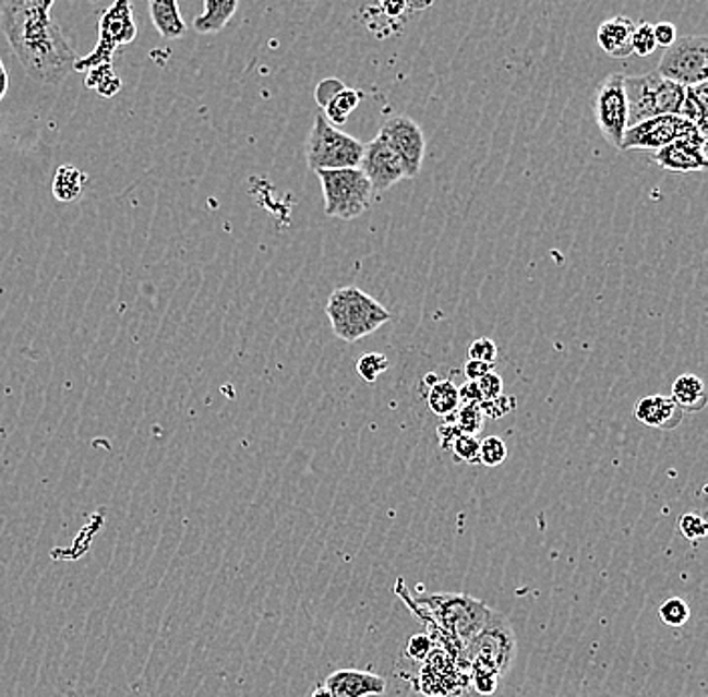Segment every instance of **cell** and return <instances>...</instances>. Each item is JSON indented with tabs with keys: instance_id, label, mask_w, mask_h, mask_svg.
<instances>
[{
	"instance_id": "obj_16",
	"label": "cell",
	"mask_w": 708,
	"mask_h": 697,
	"mask_svg": "<svg viewBox=\"0 0 708 697\" xmlns=\"http://www.w3.org/2000/svg\"><path fill=\"white\" fill-rule=\"evenodd\" d=\"M324 687L333 694V697L383 696L386 692V682L376 673L338 670L326 677Z\"/></svg>"
},
{
	"instance_id": "obj_17",
	"label": "cell",
	"mask_w": 708,
	"mask_h": 697,
	"mask_svg": "<svg viewBox=\"0 0 708 697\" xmlns=\"http://www.w3.org/2000/svg\"><path fill=\"white\" fill-rule=\"evenodd\" d=\"M634 417L638 422H643L644 426L660 429V431H674L676 426H681L684 412L674 405V400L670 396L655 394V396H644L636 402Z\"/></svg>"
},
{
	"instance_id": "obj_11",
	"label": "cell",
	"mask_w": 708,
	"mask_h": 697,
	"mask_svg": "<svg viewBox=\"0 0 708 697\" xmlns=\"http://www.w3.org/2000/svg\"><path fill=\"white\" fill-rule=\"evenodd\" d=\"M593 119L608 145L622 147L624 133L628 131V101L624 93V75L612 73L604 79L593 95Z\"/></svg>"
},
{
	"instance_id": "obj_23",
	"label": "cell",
	"mask_w": 708,
	"mask_h": 697,
	"mask_svg": "<svg viewBox=\"0 0 708 697\" xmlns=\"http://www.w3.org/2000/svg\"><path fill=\"white\" fill-rule=\"evenodd\" d=\"M707 83H700L696 87H688L684 91V101L681 105L679 117H683L684 121L693 123L696 129L707 133Z\"/></svg>"
},
{
	"instance_id": "obj_40",
	"label": "cell",
	"mask_w": 708,
	"mask_h": 697,
	"mask_svg": "<svg viewBox=\"0 0 708 697\" xmlns=\"http://www.w3.org/2000/svg\"><path fill=\"white\" fill-rule=\"evenodd\" d=\"M493 366L485 364V362H477V360H467L464 366L465 378L469 382H477L483 378L488 372H491Z\"/></svg>"
},
{
	"instance_id": "obj_4",
	"label": "cell",
	"mask_w": 708,
	"mask_h": 697,
	"mask_svg": "<svg viewBox=\"0 0 708 697\" xmlns=\"http://www.w3.org/2000/svg\"><path fill=\"white\" fill-rule=\"evenodd\" d=\"M684 87L658 75L657 71L646 75L624 76V93L628 101V128L643 121L679 115L684 101Z\"/></svg>"
},
{
	"instance_id": "obj_32",
	"label": "cell",
	"mask_w": 708,
	"mask_h": 697,
	"mask_svg": "<svg viewBox=\"0 0 708 697\" xmlns=\"http://www.w3.org/2000/svg\"><path fill=\"white\" fill-rule=\"evenodd\" d=\"M657 38H655V25L650 23H640L634 28L632 35V52H636L638 57H648L657 51Z\"/></svg>"
},
{
	"instance_id": "obj_8",
	"label": "cell",
	"mask_w": 708,
	"mask_h": 697,
	"mask_svg": "<svg viewBox=\"0 0 708 697\" xmlns=\"http://www.w3.org/2000/svg\"><path fill=\"white\" fill-rule=\"evenodd\" d=\"M137 38V23L133 16V7L128 0L113 2L99 21V40L97 47L83 59H79L75 71H89L99 64L113 63L119 49L128 47Z\"/></svg>"
},
{
	"instance_id": "obj_45",
	"label": "cell",
	"mask_w": 708,
	"mask_h": 697,
	"mask_svg": "<svg viewBox=\"0 0 708 697\" xmlns=\"http://www.w3.org/2000/svg\"><path fill=\"white\" fill-rule=\"evenodd\" d=\"M439 382V376L437 374H427L425 376V384L431 388V386H435Z\"/></svg>"
},
{
	"instance_id": "obj_27",
	"label": "cell",
	"mask_w": 708,
	"mask_h": 697,
	"mask_svg": "<svg viewBox=\"0 0 708 697\" xmlns=\"http://www.w3.org/2000/svg\"><path fill=\"white\" fill-rule=\"evenodd\" d=\"M443 422H453L464 434L477 436L483 429L485 417H483L479 405H459L457 412L451 414L447 419H443Z\"/></svg>"
},
{
	"instance_id": "obj_9",
	"label": "cell",
	"mask_w": 708,
	"mask_h": 697,
	"mask_svg": "<svg viewBox=\"0 0 708 697\" xmlns=\"http://www.w3.org/2000/svg\"><path fill=\"white\" fill-rule=\"evenodd\" d=\"M657 73L684 89L707 83L708 37L676 38L658 63Z\"/></svg>"
},
{
	"instance_id": "obj_10",
	"label": "cell",
	"mask_w": 708,
	"mask_h": 697,
	"mask_svg": "<svg viewBox=\"0 0 708 697\" xmlns=\"http://www.w3.org/2000/svg\"><path fill=\"white\" fill-rule=\"evenodd\" d=\"M707 141V133L684 121L679 115H662L628 128L622 140L620 152H658L674 141Z\"/></svg>"
},
{
	"instance_id": "obj_33",
	"label": "cell",
	"mask_w": 708,
	"mask_h": 697,
	"mask_svg": "<svg viewBox=\"0 0 708 697\" xmlns=\"http://www.w3.org/2000/svg\"><path fill=\"white\" fill-rule=\"evenodd\" d=\"M679 529L683 532L684 539H688L691 543H696V541L707 537L708 522L700 513H684L681 520H679Z\"/></svg>"
},
{
	"instance_id": "obj_15",
	"label": "cell",
	"mask_w": 708,
	"mask_h": 697,
	"mask_svg": "<svg viewBox=\"0 0 708 697\" xmlns=\"http://www.w3.org/2000/svg\"><path fill=\"white\" fill-rule=\"evenodd\" d=\"M431 7V2H376L369 4L362 11L367 16H359L367 26L373 31L376 37H388L393 31H400L405 26L403 16H412L419 11H425Z\"/></svg>"
},
{
	"instance_id": "obj_2",
	"label": "cell",
	"mask_w": 708,
	"mask_h": 697,
	"mask_svg": "<svg viewBox=\"0 0 708 697\" xmlns=\"http://www.w3.org/2000/svg\"><path fill=\"white\" fill-rule=\"evenodd\" d=\"M417 601L425 608L423 611L431 613V629L435 627L443 641H451V653L455 658H459L465 646L488 625L493 611L483 601L464 593H435Z\"/></svg>"
},
{
	"instance_id": "obj_6",
	"label": "cell",
	"mask_w": 708,
	"mask_h": 697,
	"mask_svg": "<svg viewBox=\"0 0 708 697\" xmlns=\"http://www.w3.org/2000/svg\"><path fill=\"white\" fill-rule=\"evenodd\" d=\"M362 152H364V143L355 140L343 129L333 128L324 119V115H316L307 140V161L314 173L359 167Z\"/></svg>"
},
{
	"instance_id": "obj_34",
	"label": "cell",
	"mask_w": 708,
	"mask_h": 697,
	"mask_svg": "<svg viewBox=\"0 0 708 697\" xmlns=\"http://www.w3.org/2000/svg\"><path fill=\"white\" fill-rule=\"evenodd\" d=\"M500 356V348L497 344L493 343L491 338H477L476 343L469 346L467 350V360H477V362H485V364H495Z\"/></svg>"
},
{
	"instance_id": "obj_29",
	"label": "cell",
	"mask_w": 708,
	"mask_h": 697,
	"mask_svg": "<svg viewBox=\"0 0 708 697\" xmlns=\"http://www.w3.org/2000/svg\"><path fill=\"white\" fill-rule=\"evenodd\" d=\"M505 458H507V446L500 436H488L479 441V465L495 469L502 467Z\"/></svg>"
},
{
	"instance_id": "obj_13",
	"label": "cell",
	"mask_w": 708,
	"mask_h": 697,
	"mask_svg": "<svg viewBox=\"0 0 708 697\" xmlns=\"http://www.w3.org/2000/svg\"><path fill=\"white\" fill-rule=\"evenodd\" d=\"M359 169L364 173V178L371 181L374 193L391 190L400 179H405V169L400 166L399 157L379 137L364 145Z\"/></svg>"
},
{
	"instance_id": "obj_30",
	"label": "cell",
	"mask_w": 708,
	"mask_h": 697,
	"mask_svg": "<svg viewBox=\"0 0 708 697\" xmlns=\"http://www.w3.org/2000/svg\"><path fill=\"white\" fill-rule=\"evenodd\" d=\"M386 368H388V360H386L385 356L379 354V352H367L357 362L359 376H361L362 381L369 382V384L379 381V376L385 372Z\"/></svg>"
},
{
	"instance_id": "obj_26",
	"label": "cell",
	"mask_w": 708,
	"mask_h": 697,
	"mask_svg": "<svg viewBox=\"0 0 708 697\" xmlns=\"http://www.w3.org/2000/svg\"><path fill=\"white\" fill-rule=\"evenodd\" d=\"M85 87L95 91L105 99H111V97H116L123 85H121V79L113 71V64H99V67H93L87 71Z\"/></svg>"
},
{
	"instance_id": "obj_5",
	"label": "cell",
	"mask_w": 708,
	"mask_h": 697,
	"mask_svg": "<svg viewBox=\"0 0 708 697\" xmlns=\"http://www.w3.org/2000/svg\"><path fill=\"white\" fill-rule=\"evenodd\" d=\"M324 214L336 219L352 221L362 216L373 203L374 190L359 167L319 171Z\"/></svg>"
},
{
	"instance_id": "obj_37",
	"label": "cell",
	"mask_w": 708,
	"mask_h": 697,
	"mask_svg": "<svg viewBox=\"0 0 708 697\" xmlns=\"http://www.w3.org/2000/svg\"><path fill=\"white\" fill-rule=\"evenodd\" d=\"M433 649V639L429 635H412L407 644V656L412 661H425Z\"/></svg>"
},
{
	"instance_id": "obj_1",
	"label": "cell",
	"mask_w": 708,
	"mask_h": 697,
	"mask_svg": "<svg viewBox=\"0 0 708 697\" xmlns=\"http://www.w3.org/2000/svg\"><path fill=\"white\" fill-rule=\"evenodd\" d=\"M52 7L55 0H9L0 13V31L26 75L45 85H59L79 61L61 26L52 21Z\"/></svg>"
},
{
	"instance_id": "obj_21",
	"label": "cell",
	"mask_w": 708,
	"mask_h": 697,
	"mask_svg": "<svg viewBox=\"0 0 708 697\" xmlns=\"http://www.w3.org/2000/svg\"><path fill=\"white\" fill-rule=\"evenodd\" d=\"M238 11L236 0H206L204 13L195 16L193 28L202 35H216L221 33L226 25L232 21L233 13Z\"/></svg>"
},
{
	"instance_id": "obj_12",
	"label": "cell",
	"mask_w": 708,
	"mask_h": 697,
	"mask_svg": "<svg viewBox=\"0 0 708 697\" xmlns=\"http://www.w3.org/2000/svg\"><path fill=\"white\" fill-rule=\"evenodd\" d=\"M376 137L385 141L393 153L399 157L400 166L405 169V179H415L421 173L423 159H425V135L423 129L419 128L411 117H403V115L388 117Z\"/></svg>"
},
{
	"instance_id": "obj_35",
	"label": "cell",
	"mask_w": 708,
	"mask_h": 697,
	"mask_svg": "<svg viewBox=\"0 0 708 697\" xmlns=\"http://www.w3.org/2000/svg\"><path fill=\"white\" fill-rule=\"evenodd\" d=\"M481 412L485 419L500 420L507 414H512L515 410V398L514 396H497L493 400H488V402H481Z\"/></svg>"
},
{
	"instance_id": "obj_20",
	"label": "cell",
	"mask_w": 708,
	"mask_h": 697,
	"mask_svg": "<svg viewBox=\"0 0 708 697\" xmlns=\"http://www.w3.org/2000/svg\"><path fill=\"white\" fill-rule=\"evenodd\" d=\"M670 398L683 412H700L707 408V388L696 374H683L672 382Z\"/></svg>"
},
{
	"instance_id": "obj_43",
	"label": "cell",
	"mask_w": 708,
	"mask_h": 697,
	"mask_svg": "<svg viewBox=\"0 0 708 697\" xmlns=\"http://www.w3.org/2000/svg\"><path fill=\"white\" fill-rule=\"evenodd\" d=\"M9 85H11V81H9V73H7L4 64H2V61H0V101L4 99V95H7V91H9Z\"/></svg>"
},
{
	"instance_id": "obj_28",
	"label": "cell",
	"mask_w": 708,
	"mask_h": 697,
	"mask_svg": "<svg viewBox=\"0 0 708 697\" xmlns=\"http://www.w3.org/2000/svg\"><path fill=\"white\" fill-rule=\"evenodd\" d=\"M658 617L669 627H683L691 620V608L681 597H670L658 608Z\"/></svg>"
},
{
	"instance_id": "obj_41",
	"label": "cell",
	"mask_w": 708,
	"mask_h": 697,
	"mask_svg": "<svg viewBox=\"0 0 708 697\" xmlns=\"http://www.w3.org/2000/svg\"><path fill=\"white\" fill-rule=\"evenodd\" d=\"M459 434H464V432L459 431L453 422H443V424L437 429L439 444H441V448H443V450H449L451 444H453V441H455Z\"/></svg>"
},
{
	"instance_id": "obj_24",
	"label": "cell",
	"mask_w": 708,
	"mask_h": 697,
	"mask_svg": "<svg viewBox=\"0 0 708 697\" xmlns=\"http://www.w3.org/2000/svg\"><path fill=\"white\" fill-rule=\"evenodd\" d=\"M362 97H364L362 91L345 87V89L338 91L331 101L326 103V107L322 109V115L333 128H340V125L347 123L350 113L359 107Z\"/></svg>"
},
{
	"instance_id": "obj_22",
	"label": "cell",
	"mask_w": 708,
	"mask_h": 697,
	"mask_svg": "<svg viewBox=\"0 0 708 697\" xmlns=\"http://www.w3.org/2000/svg\"><path fill=\"white\" fill-rule=\"evenodd\" d=\"M85 183H87V176L79 171L77 167L61 166L55 171L52 178V195L57 202H77Z\"/></svg>"
},
{
	"instance_id": "obj_18",
	"label": "cell",
	"mask_w": 708,
	"mask_h": 697,
	"mask_svg": "<svg viewBox=\"0 0 708 697\" xmlns=\"http://www.w3.org/2000/svg\"><path fill=\"white\" fill-rule=\"evenodd\" d=\"M634 21L628 16H612L598 26L596 43L600 49L612 59H628L632 52V35H634Z\"/></svg>"
},
{
	"instance_id": "obj_42",
	"label": "cell",
	"mask_w": 708,
	"mask_h": 697,
	"mask_svg": "<svg viewBox=\"0 0 708 697\" xmlns=\"http://www.w3.org/2000/svg\"><path fill=\"white\" fill-rule=\"evenodd\" d=\"M457 390H459V402H461V405H481V402H483L481 393H479V388H477V382L467 381L464 386L457 388Z\"/></svg>"
},
{
	"instance_id": "obj_44",
	"label": "cell",
	"mask_w": 708,
	"mask_h": 697,
	"mask_svg": "<svg viewBox=\"0 0 708 697\" xmlns=\"http://www.w3.org/2000/svg\"><path fill=\"white\" fill-rule=\"evenodd\" d=\"M310 697H333V694H331L324 685H319V687L312 692V696Z\"/></svg>"
},
{
	"instance_id": "obj_39",
	"label": "cell",
	"mask_w": 708,
	"mask_h": 697,
	"mask_svg": "<svg viewBox=\"0 0 708 697\" xmlns=\"http://www.w3.org/2000/svg\"><path fill=\"white\" fill-rule=\"evenodd\" d=\"M655 38H657L658 47L669 49L670 45L676 40V26L672 23H658L655 25Z\"/></svg>"
},
{
	"instance_id": "obj_7",
	"label": "cell",
	"mask_w": 708,
	"mask_h": 697,
	"mask_svg": "<svg viewBox=\"0 0 708 697\" xmlns=\"http://www.w3.org/2000/svg\"><path fill=\"white\" fill-rule=\"evenodd\" d=\"M464 653L471 673L502 677L515 656V637L509 623L497 611H491L490 622L465 646Z\"/></svg>"
},
{
	"instance_id": "obj_38",
	"label": "cell",
	"mask_w": 708,
	"mask_h": 697,
	"mask_svg": "<svg viewBox=\"0 0 708 697\" xmlns=\"http://www.w3.org/2000/svg\"><path fill=\"white\" fill-rule=\"evenodd\" d=\"M345 89V83L338 81V79H324L319 83V87L314 91V99L319 103V107L324 109L326 103L331 101L335 97L338 91Z\"/></svg>"
},
{
	"instance_id": "obj_3",
	"label": "cell",
	"mask_w": 708,
	"mask_h": 697,
	"mask_svg": "<svg viewBox=\"0 0 708 697\" xmlns=\"http://www.w3.org/2000/svg\"><path fill=\"white\" fill-rule=\"evenodd\" d=\"M326 316L331 320L336 338L352 344L385 326L393 314L361 288L347 286L336 288L331 293L326 302Z\"/></svg>"
},
{
	"instance_id": "obj_36",
	"label": "cell",
	"mask_w": 708,
	"mask_h": 697,
	"mask_svg": "<svg viewBox=\"0 0 708 697\" xmlns=\"http://www.w3.org/2000/svg\"><path fill=\"white\" fill-rule=\"evenodd\" d=\"M477 388H479V393H481L483 402H488V400H493V398L502 396L503 378L497 374V372L491 370V372H488L483 378L477 381Z\"/></svg>"
},
{
	"instance_id": "obj_25",
	"label": "cell",
	"mask_w": 708,
	"mask_h": 697,
	"mask_svg": "<svg viewBox=\"0 0 708 697\" xmlns=\"http://www.w3.org/2000/svg\"><path fill=\"white\" fill-rule=\"evenodd\" d=\"M427 405L431 408V412L441 419H447L451 414H455L461 405L457 386L451 381H439L435 386L429 388Z\"/></svg>"
},
{
	"instance_id": "obj_19",
	"label": "cell",
	"mask_w": 708,
	"mask_h": 697,
	"mask_svg": "<svg viewBox=\"0 0 708 697\" xmlns=\"http://www.w3.org/2000/svg\"><path fill=\"white\" fill-rule=\"evenodd\" d=\"M149 16L157 33L168 40H176L188 33V26L181 19L180 4L176 0H152Z\"/></svg>"
},
{
	"instance_id": "obj_14",
	"label": "cell",
	"mask_w": 708,
	"mask_h": 697,
	"mask_svg": "<svg viewBox=\"0 0 708 697\" xmlns=\"http://www.w3.org/2000/svg\"><path fill=\"white\" fill-rule=\"evenodd\" d=\"M658 167L670 173H695L707 169V141L681 140L655 152Z\"/></svg>"
},
{
	"instance_id": "obj_31",
	"label": "cell",
	"mask_w": 708,
	"mask_h": 697,
	"mask_svg": "<svg viewBox=\"0 0 708 697\" xmlns=\"http://www.w3.org/2000/svg\"><path fill=\"white\" fill-rule=\"evenodd\" d=\"M451 453L459 462L479 465V438L471 434H459L449 446Z\"/></svg>"
}]
</instances>
